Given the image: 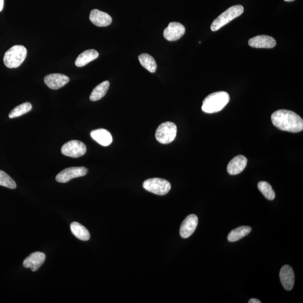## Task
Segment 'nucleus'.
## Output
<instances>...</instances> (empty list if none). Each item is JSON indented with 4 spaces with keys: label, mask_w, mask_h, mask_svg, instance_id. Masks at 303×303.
Wrapping results in <instances>:
<instances>
[{
    "label": "nucleus",
    "mask_w": 303,
    "mask_h": 303,
    "mask_svg": "<svg viewBox=\"0 0 303 303\" xmlns=\"http://www.w3.org/2000/svg\"><path fill=\"white\" fill-rule=\"evenodd\" d=\"M271 120L277 128L291 133H299L303 129V118L292 111L279 110L274 112Z\"/></svg>",
    "instance_id": "1"
},
{
    "label": "nucleus",
    "mask_w": 303,
    "mask_h": 303,
    "mask_svg": "<svg viewBox=\"0 0 303 303\" xmlns=\"http://www.w3.org/2000/svg\"><path fill=\"white\" fill-rule=\"evenodd\" d=\"M229 101L230 96L227 92L212 93L203 100L202 110L208 114L218 113L227 106Z\"/></svg>",
    "instance_id": "2"
},
{
    "label": "nucleus",
    "mask_w": 303,
    "mask_h": 303,
    "mask_svg": "<svg viewBox=\"0 0 303 303\" xmlns=\"http://www.w3.org/2000/svg\"><path fill=\"white\" fill-rule=\"evenodd\" d=\"M27 48L22 45H15L7 50L3 57V63L8 68H18L25 60Z\"/></svg>",
    "instance_id": "3"
},
{
    "label": "nucleus",
    "mask_w": 303,
    "mask_h": 303,
    "mask_svg": "<svg viewBox=\"0 0 303 303\" xmlns=\"http://www.w3.org/2000/svg\"><path fill=\"white\" fill-rule=\"evenodd\" d=\"M243 12L244 7L241 5H235L228 8L212 22L211 30L213 32L219 30L220 28L242 14Z\"/></svg>",
    "instance_id": "4"
},
{
    "label": "nucleus",
    "mask_w": 303,
    "mask_h": 303,
    "mask_svg": "<svg viewBox=\"0 0 303 303\" xmlns=\"http://www.w3.org/2000/svg\"><path fill=\"white\" fill-rule=\"evenodd\" d=\"M177 134V125L174 122L167 121L159 125L155 136L158 142L166 145L174 141Z\"/></svg>",
    "instance_id": "5"
},
{
    "label": "nucleus",
    "mask_w": 303,
    "mask_h": 303,
    "mask_svg": "<svg viewBox=\"0 0 303 303\" xmlns=\"http://www.w3.org/2000/svg\"><path fill=\"white\" fill-rule=\"evenodd\" d=\"M143 187L152 193L158 195H164L171 189V184L166 180L161 178L147 179L143 183Z\"/></svg>",
    "instance_id": "6"
},
{
    "label": "nucleus",
    "mask_w": 303,
    "mask_h": 303,
    "mask_svg": "<svg viewBox=\"0 0 303 303\" xmlns=\"http://www.w3.org/2000/svg\"><path fill=\"white\" fill-rule=\"evenodd\" d=\"M87 151L84 143L79 141H71L66 143L61 148V153L68 157L78 158Z\"/></svg>",
    "instance_id": "7"
},
{
    "label": "nucleus",
    "mask_w": 303,
    "mask_h": 303,
    "mask_svg": "<svg viewBox=\"0 0 303 303\" xmlns=\"http://www.w3.org/2000/svg\"><path fill=\"white\" fill-rule=\"evenodd\" d=\"M88 172L87 168L83 166L69 167L57 174L56 180L59 183H66L73 179L84 177Z\"/></svg>",
    "instance_id": "8"
},
{
    "label": "nucleus",
    "mask_w": 303,
    "mask_h": 303,
    "mask_svg": "<svg viewBox=\"0 0 303 303\" xmlns=\"http://www.w3.org/2000/svg\"><path fill=\"white\" fill-rule=\"evenodd\" d=\"M186 28L181 23L171 22L163 31V37L169 41H175L185 34Z\"/></svg>",
    "instance_id": "9"
},
{
    "label": "nucleus",
    "mask_w": 303,
    "mask_h": 303,
    "mask_svg": "<svg viewBox=\"0 0 303 303\" xmlns=\"http://www.w3.org/2000/svg\"><path fill=\"white\" fill-rule=\"evenodd\" d=\"M198 223V217L195 215L188 216L183 221L180 229V234L183 238L186 239L193 234Z\"/></svg>",
    "instance_id": "10"
},
{
    "label": "nucleus",
    "mask_w": 303,
    "mask_h": 303,
    "mask_svg": "<svg viewBox=\"0 0 303 303\" xmlns=\"http://www.w3.org/2000/svg\"><path fill=\"white\" fill-rule=\"evenodd\" d=\"M69 80V77L62 74H51L44 78L45 84L50 89L54 90L62 88Z\"/></svg>",
    "instance_id": "11"
},
{
    "label": "nucleus",
    "mask_w": 303,
    "mask_h": 303,
    "mask_svg": "<svg viewBox=\"0 0 303 303\" xmlns=\"http://www.w3.org/2000/svg\"><path fill=\"white\" fill-rule=\"evenodd\" d=\"M250 46L256 48H272L276 45V41L272 37L260 35L249 40Z\"/></svg>",
    "instance_id": "12"
},
{
    "label": "nucleus",
    "mask_w": 303,
    "mask_h": 303,
    "mask_svg": "<svg viewBox=\"0 0 303 303\" xmlns=\"http://www.w3.org/2000/svg\"><path fill=\"white\" fill-rule=\"evenodd\" d=\"M46 259L43 253L36 252L33 253L24 260L23 266L26 268H31L33 272L38 271Z\"/></svg>",
    "instance_id": "13"
},
{
    "label": "nucleus",
    "mask_w": 303,
    "mask_h": 303,
    "mask_svg": "<svg viewBox=\"0 0 303 303\" xmlns=\"http://www.w3.org/2000/svg\"><path fill=\"white\" fill-rule=\"evenodd\" d=\"M280 278L281 284L284 289L290 291L292 290L295 282L293 269L289 265H285L280 270Z\"/></svg>",
    "instance_id": "14"
},
{
    "label": "nucleus",
    "mask_w": 303,
    "mask_h": 303,
    "mask_svg": "<svg viewBox=\"0 0 303 303\" xmlns=\"http://www.w3.org/2000/svg\"><path fill=\"white\" fill-rule=\"evenodd\" d=\"M89 19L97 27H107L112 24L113 19L111 16L105 12L94 9L90 13Z\"/></svg>",
    "instance_id": "15"
},
{
    "label": "nucleus",
    "mask_w": 303,
    "mask_h": 303,
    "mask_svg": "<svg viewBox=\"0 0 303 303\" xmlns=\"http://www.w3.org/2000/svg\"><path fill=\"white\" fill-rule=\"evenodd\" d=\"M247 162V158L244 155H237L228 163L227 168L228 173L231 175L241 173L246 167Z\"/></svg>",
    "instance_id": "16"
},
{
    "label": "nucleus",
    "mask_w": 303,
    "mask_h": 303,
    "mask_svg": "<svg viewBox=\"0 0 303 303\" xmlns=\"http://www.w3.org/2000/svg\"><path fill=\"white\" fill-rule=\"evenodd\" d=\"M91 136L93 140L102 146H109L113 142L112 134L108 130L104 129H98L92 131Z\"/></svg>",
    "instance_id": "17"
},
{
    "label": "nucleus",
    "mask_w": 303,
    "mask_h": 303,
    "mask_svg": "<svg viewBox=\"0 0 303 303\" xmlns=\"http://www.w3.org/2000/svg\"><path fill=\"white\" fill-rule=\"evenodd\" d=\"M99 54L95 50H86L80 54L76 61V65L77 67H83L91 61L98 58Z\"/></svg>",
    "instance_id": "18"
},
{
    "label": "nucleus",
    "mask_w": 303,
    "mask_h": 303,
    "mask_svg": "<svg viewBox=\"0 0 303 303\" xmlns=\"http://www.w3.org/2000/svg\"><path fill=\"white\" fill-rule=\"evenodd\" d=\"M71 231L76 238L83 241H88L90 239V234L83 225L78 223L74 222L71 225Z\"/></svg>",
    "instance_id": "19"
},
{
    "label": "nucleus",
    "mask_w": 303,
    "mask_h": 303,
    "mask_svg": "<svg viewBox=\"0 0 303 303\" xmlns=\"http://www.w3.org/2000/svg\"><path fill=\"white\" fill-rule=\"evenodd\" d=\"M251 231L252 228L249 227L244 226L237 227L229 233L227 240L230 242H235L249 235Z\"/></svg>",
    "instance_id": "20"
},
{
    "label": "nucleus",
    "mask_w": 303,
    "mask_h": 303,
    "mask_svg": "<svg viewBox=\"0 0 303 303\" xmlns=\"http://www.w3.org/2000/svg\"><path fill=\"white\" fill-rule=\"evenodd\" d=\"M110 87V82L106 80L98 85L97 87L93 89L91 96H90V100L92 101H97L103 98L106 94L107 93Z\"/></svg>",
    "instance_id": "21"
},
{
    "label": "nucleus",
    "mask_w": 303,
    "mask_h": 303,
    "mask_svg": "<svg viewBox=\"0 0 303 303\" xmlns=\"http://www.w3.org/2000/svg\"><path fill=\"white\" fill-rule=\"evenodd\" d=\"M138 59L142 66L152 73L156 71L157 64L153 57L148 54H142L139 56Z\"/></svg>",
    "instance_id": "22"
},
{
    "label": "nucleus",
    "mask_w": 303,
    "mask_h": 303,
    "mask_svg": "<svg viewBox=\"0 0 303 303\" xmlns=\"http://www.w3.org/2000/svg\"><path fill=\"white\" fill-rule=\"evenodd\" d=\"M32 109V106L30 102H25L21 105L16 106L9 114L10 118L21 116L23 114L30 112Z\"/></svg>",
    "instance_id": "23"
},
{
    "label": "nucleus",
    "mask_w": 303,
    "mask_h": 303,
    "mask_svg": "<svg viewBox=\"0 0 303 303\" xmlns=\"http://www.w3.org/2000/svg\"><path fill=\"white\" fill-rule=\"evenodd\" d=\"M258 188L265 196L268 200H272L275 198V191L269 183L266 182H261L258 184Z\"/></svg>",
    "instance_id": "24"
},
{
    "label": "nucleus",
    "mask_w": 303,
    "mask_h": 303,
    "mask_svg": "<svg viewBox=\"0 0 303 303\" xmlns=\"http://www.w3.org/2000/svg\"><path fill=\"white\" fill-rule=\"evenodd\" d=\"M0 186L11 189H14L16 188L14 180L2 170H0Z\"/></svg>",
    "instance_id": "25"
},
{
    "label": "nucleus",
    "mask_w": 303,
    "mask_h": 303,
    "mask_svg": "<svg viewBox=\"0 0 303 303\" xmlns=\"http://www.w3.org/2000/svg\"><path fill=\"white\" fill-rule=\"evenodd\" d=\"M248 303H261L262 302L259 300H257V299L253 298V299H251V300H250Z\"/></svg>",
    "instance_id": "26"
},
{
    "label": "nucleus",
    "mask_w": 303,
    "mask_h": 303,
    "mask_svg": "<svg viewBox=\"0 0 303 303\" xmlns=\"http://www.w3.org/2000/svg\"><path fill=\"white\" fill-rule=\"evenodd\" d=\"M4 0H0V12H1L3 7Z\"/></svg>",
    "instance_id": "27"
},
{
    "label": "nucleus",
    "mask_w": 303,
    "mask_h": 303,
    "mask_svg": "<svg viewBox=\"0 0 303 303\" xmlns=\"http://www.w3.org/2000/svg\"><path fill=\"white\" fill-rule=\"evenodd\" d=\"M284 1L286 2H292V1H294V0H284Z\"/></svg>",
    "instance_id": "28"
}]
</instances>
